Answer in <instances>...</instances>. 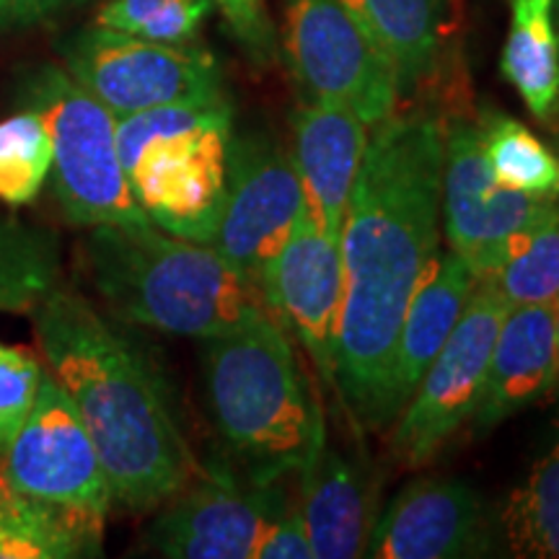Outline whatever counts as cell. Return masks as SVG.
Segmentation results:
<instances>
[{
    "mask_svg": "<svg viewBox=\"0 0 559 559\" xmlns=\"http://www.w3.org/2000/svg\"><path fill=\"white\" fill-rule=\"evenodd\" d=\"M440 177L438 117L394 111L376 124L340 234L337 396L360 430L394 425L391 370L402 319L440 251Z\"/></svg>",
    "mask_w": 559,
    "mask_h": 559,
    "instance_id": "6da1fadb",
    "label": "cell"
},
{
    "mask_svg": "<svg viewBox=\"0 0 559 559\" xmlns=\"http://www.w3.org/2000/svg\"><path fill=\"white\" fill-rule=\"evenodd\" d=\"M32 321L45 370L79 409L117 506L160 508L202 474L151 366L86 298L62 285Z\"/></svg>",
    "mask_w": 559,
    "mask_h": 559,
    "instance_id": "7a4b0ae2",
    "label": "cell"
},
{
    "mask_svg": "<svg viewBox=\"0 0 559 559\" xmlns=\"http://www.w3.org/2000/svg\"><path fill=\"white\" fill-rule=\"evenodd\" d=\"M81 260L104 304L148 330L213 340L275 319L260 285L221 251L156 226L88 228Z\"/></svg>",
    "mask_w": 559,
    "mask_h": 559,
    "instance_id": "3957f363",
    "label": "cell"
},
{
    "mask_svg": "<svg viewBox=\"0 0 559 559\" xmlns=\"http://www.w3.org/2000/svg\"><path fill=\"white\" fill-rule=\"evenodd\" d=\"M202 389L215 430L247 461L251 481L304 472L324 445L319 396L275 319L202 340Z\"/></svg>",
    "mask_w": 559,
    "mask_h": 559,
    "instance_id": "277c9868",
    "label": "cell"
},
{
    "mask_svg": "<svg viewBox=\"0 0 559 559\" xmlns=\"http://www.w3.org/2000/svg\"><path fill=\"white\" fill-rule=\"evenodd\" d=\"M234 135L226 94L117 120L124 177L153 226L177 239L210 243L226 205Z\"/></svg>",
    "mask_w": 559,
    "mask_h": 559,
    "instance_id": "5b68a950",
    "label": "cell"
},
{
    "mask_svg": "<svg viewBox=\"0 0 559 559\" xmlns=\"http://www.w3.org/2000/svg\"><path fill=\"white\" fill-rule=\"evenodd\" d=\"M52 138V194L68 223L83 228L153 226L124 177L117 115L70 79L66 68L41 66L21 91Z\"/></svg>",
    "mask_w": 559,
    "mask_h": 559,
    "instance_id": "8992f818",
    "label": "cell"
},
{
    "mask_svg": "<svg viewBox=\"0 0 559 559\" xmlns=\"http://www.w3.org/2000/svg\"><path fill=\"white\" fill-rule=\"evenodd\" d=\"M0 477L104 536L115 506L109 479L79 409L47 370L32 412L0 456Z\"/></svg>",
    "mask_w": 559,
    "mask_h": 559,
    "instance_id": "52a82bcc",
    "label": "cell"
},
{
    "mask_svg": "<svg viewBox=\"0 0 559 559\" xmlns=\"http://www.w3.org/2000/svg\"><path fill=\"white\" fill-rule=\"evenodd\" d=\"M283 45L309 99L342 104L368 128L396 111V70L342 0H283Z\"/></svg>",
    "mask_w": 559,
    "mask_h": 559,
    "instance_id": "ba28073f",
    "label": "cell"
},
{
    "mask_svg": "<svg viewBox=\"0 0 559 559\" xmlns=\"http://www.w3.org/2000/svg\"><path fill=\"white\" fill-rule=\"evenodd\" d=\"M70 79L111 115L130 117L166 104L226 94L218 60L192 45H160L88 26L60 47Z\"/></svg>",
    "mask_w": 559,
    "mask_h": 559,
    "instance_id": "9c48e42d",
    "label": "cell"
},
{
    "mask_svg": "<svg viewBox=\"0 0 559 559\" xmlns=\"http://www.w3.org/2000/svg\"><path fill=\"white\" fill-rule=\"evenodd\" d=\"M559 213V198H542L502 187L481 148L479 124H443V177H440V226L449 249L477 280L500 267L508 249L526 230Z\"/></svg>",
    "mask_w": 559,
    "mask_h": 559,
    "instance_id": "30bf717a",
    "label": "cell"
},
{
    "mask_svg": "<svg viewBox=\"0 0 559 559\" xmlns=\"http://www.w3.org/2000/svg\"><path fill=\"white\" fill-rule=\"evenodd\" d=\"M508 311L500 293L487 280H479L456 330L394 419L391 453L396 461L412 469L428 464L453 432L472 419L487 379L489 355Z\"/></svg>",
    "mask_w": 559,
    "mask_h": 559,
    "instance_id": "8fae6325",
    "label": "cell"
},
{
    "mask_svg": "<svg viewBox=\"0 0 559 559\" xmlns=\"http://www.w3.org/2000/svg\"><path fill=\"white\" fill-rule=\"evenodd\" d=\"M306 194L290 153L270 135H234L228 192L210 247L260 285L272 257L290 239Z\"/></svg>",
    "mask_w": 559,
    "mask_h": 559,
    "instance_id": "7c38bea8",
    "label": "cell"
},
{
    "mask_svg": "<svg viewBox=\"0 0 559 559\" xmlns=\"http://www.w3.org/2000/svg\"><path fill=\"white\" fill-rule=\"evenodd\" d=\"M260 288L277 324L304 345L321 383L337 394V332L345 296L340 241L321 234L304 213L264 267Z\"/></svg>",
    "mask_w": 559,
    "mask_h": 559,
    "instance_id": "4fadbf2b",
    "label": "cell"
},
{
    "mask_svg": "<svg viewBox=\"0 0 559 559\" xmlns=\"http://www.w3.org/2000/svg\"><path fill=\"white\" fill-rule=\"evenodd\" d=\"M285 506L280 479L241 487L226 474H202L160 506L148 547L171 559H254L270 519Z\"/></svg>",
    "mask_w": 559,
    "mask_h": 559,
    "instance_id": "5bb4252c",
    "label": "cell"
},
{
    "mask_svg": "<svg viewBox=\"0 0 559 559\" xmlns=\"http://www.w3.org/2000/svg\"><path fill=\"white\" fill-rule=\"evenodd\" d=\"M492 549L487 502L461 479H415L389 502L370 528L362 557L459 559Z\"/></svg>",
    "mask_w": 559,
    "mask_h": 559,
    "instance_id": "9a60e30c",
    "label": "cell"
},
{
    "mask_svg": "<svg viewBox=\"0 0 559 559\" xmlns=\"http://www.w3.org/2000/svg\"><path fill=\"white\" fill-rule=\"evenodd\" d=\"M368 130L355 111L334 102L309 99L290 117V158L306 194V213L321 234L334 241H340L355 179L366 156Z\"/></svg>",
    "mask_w": 559,
    "mask_h": 559,
    "instance_id": "2e32d148",
    "label": "cell"
},
{
    "mask_svg": "<svg viewBox=\"0 0 559 559\" xmlns=\"http://www.w3.org/2000/svg\"><path fill=\"white\" fill-rule=\"evenodd\" d=\"M557 379L555 304L510 309L489 355L485 386L472 415L474 432L498 428L502 419L542 400Z\"/></svg>",
    "mask_w": 559,
    "mask_h": 559,
    "instance_id": "e0dca14e",
    "label": "cell"
},
{
    "mask_svg": "<svg viewBox=\"0 0 559 559\" xmlns=\"http://www.w3.org/2000/svg\"><path fill=\"white\" fill-rule=\"evenodd\" d=\"M477 275L461 257L449 249L436 257L425 277L419 280L415 296L404 311L400 340H396L394 370H391V412L400 417L404 404L415 394L425 370L438 358L445 340L456 330L461 313L469 304Z\"/></svg>",
    "mask_w": 559,
    "mask_h": 559,
    "instance_id": "ac0fdd59",
    "label": "cell"
},
{
    "mask_svg": "<svg viewBox=\"0 0 559 559\" xmlns=\"http://www.w3.org/2000/svg\"><path fill=\"white\" fill-rule=\"evenodd\" d=\"M298 474L296 502L313 559L362 557L373 521L358 464L324 440L311 464Z\"/></svg>",
    "mask_w": 559,
    "mask_h": 559,
    "instance_id": "d6986e66",
    "label": "cell"
},
{
    "mask_svg": "<svg viewBox=\"0 0 559 559\" xmlns=\"http://www.w3.org/2000/svg\"><path fill=\"white\" fill-rule=\"evenodd\" d=\"M368 37L391 60L404 88L436 73L443 50L440 0H342Z\"/></svg>",
    "mask_w": 559,
    "mask_h": 559,
    "instance_id": "ffe728a7",
    "label": "cell"
},
{
    "mask_svg": "<svg viewBox=\"0 0 559 559\" xmlns=\"http://www.w3.org/2000/svg\"><path fill=\"white\" fill-rule=\"evenodd\" d=\"M500 70L539 122L559 117V32L555 0H510Z\"/></svg>",
    "mask_w": 559,
    "mask_h": 559,
    "instance_id": "44dd1931",
    "label": "cell"
},
{
    "mask_svg": "<svg viewBox=\"0 0 559 559\" xmlns=\"http://www.w3.org/2000/svg\"><path fill=\"white\" fill-rule=\"evenodd\" d=\"M99 551V534L0 477V559H75Z\"/></svg>",
    "mask_w": 559,
    "mask_h": 559,
    "instance_id": "7402d4cb",
    "label": "cell"
},
{
    "mask_svg": "<svg viewBox=\"0 0 559 559\" xmlns=\"http://www.w3.org/2000/svg\"><path fill=\"white\" fill-rule=\"evenodd\" d=\"M62 288L58 241L47 230L0 223V311L34 317Z\"/></svg>",
    "mask_w": 559,
    "mask_h": 559,
    "instance_id": "603a6c76",
    "label": "cell"
},
{
    "mask_svg": "<svg viewBox=\"0 0 559 559\" xmlns=\"http://www.w3.org/2000/svg\"><path fill=\"white\" fill-rule=\"evenodd\" d=\"M500 534L513 557L559 559V443L510 492Z\"/></svg>",
    "mask_w": 559,
    "mask_h": 559,
    "instance_id": "cb8c5ba5",
    "label": "cell"
},
{
    "mask_svg": "<svg viewBox=\"0 0 559 559\" xmlns=\"http://www.w3.org/2000/svg\"><path fill=\"white\" fill-rule=\"evenodd\" d=\"M481 148L502 187L542 198H559V153L549 148L526 124L506 115L479 122Z\"/></svg>",
    "mask_w": 559,
    "mask_h": 559,
    "instance_id": "d4e9b609",
    "label": "cell"
},
{
    "mask_svg": "<svg viewBox=\"0 0 559 559\" xmlns=\"http://www.w3.org/2000/svg\"><path fill=\"white\" fill-rule=\"evenodd\" d=\"M508 309L544 306L559 300V213L526 230L508 249L506 260L485 277Z\"/></svg>",
    "mask_w": 559,
    "mask_h": 559,
    "instance_id": "484cf974",
    "label": "cell"
},
{
    "mask_svg": "<svg viewBox=\"0 0 559 559\" xmlns=\"http://www.w3.org/2000/svg\"><path fill=\"white\" fill-rule=\"evenodd\" d=\"M52 171V138L39 111L24 107L0 122V202L24 207Z\"/></svg>",
    "mask_w": 559,
    "mask_h": 559,
    "instance_id": "4316f807",
    "label": "cell"
},
{
    "mask_svg": "<svg viewBox=\"0 0 559 559\" xmlns=\"http://www.w3.org/2000/svg\"><path fill=\"white\" fill-rule=\"evenodd\" d=\"M213 0H109L94 24L160 45H192Z\"/></svg>",
    "mask_w": 559,
    "mask_h": 559,
    "instance_id": "83f0119b",
    "label": "cell"
},
{
    "mask_svg": "<svg viewBox=\"0 0 559 559\" xmlns=\"http://www.w3.org/2000/svg\"><path fill=\"white\" fill-rule=\"evenodd\" d=\"M45 362L29 347L0 342V456L34 407Z\"/></svg>",
    "mask_w": 559,
    "mask_h": 559,
    "instance_id": "f1b7e54d",
    "label": "cell"
},
{
    "mask_svg": "<svg viewBox=\"0 0 559 559\" xmlns=\"http://www.w3.org/2000/svg\"><path fill=\"white\" fill-rule=\"evenodd\" d=\"M230 34L254 62H267L275 52V34L267 16V0H213Z\"/></svg>",
    "mask_w": 559,
    "mask_h": 559,
    "instance_id": "f546056e",
    "label": "cell"
},
{
    "mask_svg": "<svg viewBox=\"0 0 559 559\" xmlns=\"http://www.w3.org/2000/svg\"><path fill=\"white\" fill-rule=\"evenodd\" d=\"M254 559H313L298 502L296 506L288 502L277 515H272L260 544H257Z\"/></svg>",
    "mask_w": 559,
    "mask_h": 559,
    "instance_id": "4dcf8cb0",
    "label": "cell"
},
{
    "mask_svg": "<svg viewBox=\"0 0 559 559\" xmlns=\"http://www.w3.org/2000/svg\"><path fill=\"white\" fill-rule=\"evenodd\" d=\"M79 0H0V29H19V26L37 24L60 13Z\"/></svg>",
    "mask_w": 559,
    "mask_h": 559,
    "instance_id": "1f68e13d",
    "label": "cell"
},
{
    "mask_svg": "<svg viewBox=\"0 0 559 559\" xmlns=\"http://www.w3.org/2000/svg\"><path fill=\"white\" fill-rule=\"evenodd\" d=\"M555 337H557V360H559V300L555 304Z\"/></svg>",
    "mask_w": 559,
    "mask_h": 559,
    "instance_id": "d6a6232c",
    "label": "cell"
},
{
    "mask_svg": "<svg viewBox=\"0 0 559 559\" xmlns=\"http://www.w3.org/2000/svg\"><path fill=\"white\" fill-rule=\"evenodd\" d=\"M555 19H557V32H559V0H555Z\"/></svg>",
    "mask_w": 559,
    "mask_h": 559,
    "instance_id": "836d02e7",
    "label": "cell"
},
{
    "mask_svg": "<svg viewBox=\"0 0 559 559\" xmlns=\"http://www.w3.org/2000/svg\"><path fill=\"white\" fill-rule=\"evenodd\" d=\"M557 153H559V138H557Z\"/></svg>",
    "mask_w": 559,
    "mask_h": 559,
    "instance_id": "e575fe53",
    "label": "cell"
},
{
    "mask_svg": "<svg viewBox=\"0 0 559 559\" xmlns=\"http://www.w3.org/2000/svg\"><path fill=\"white\" fill-rule=\"evenodd\" d=\"M557 428H559V419H557Z\"/></svg>",
    "mask_w": 559,
    "mask_h": 559,
    "instance_id": "d590c367",
    "label": "cell"
}]
</instances>
